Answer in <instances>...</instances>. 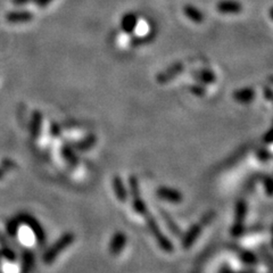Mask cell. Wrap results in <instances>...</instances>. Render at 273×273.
Segmentation results:
<instances>
[{"label": "cell", "instance_id": "ba28073f", "mask_svg": "<svg viewBox=\"0 0 273 273\" xmlns=\"http://www.w3.org/2000/svg\"><path fill=\"white\" fill-rule=\"evenodd\" d=\"M94 142H96V138H94V136H88L84 140V142H81L80 144H78V148L80 150H88V148L92 147V144H94Z\"/></svg>", "mask_w": 273, "mask_h": 273}, {"label": "cell", "instance_id": "52a82bcc", "mask_svg": "<svg viewBox=\"0 0 273 273\" xmlns=\"http://www.w3.org/2000/svg\"><path fill=\"white\" fill-rule=\"evenodd\" d=\"M189 91L194 94V96H196V97H202L206 94L205 86L202 84H195L190 86Z\"/></svg>", "mask_w": 273, "mask_h": 273}, {"label": "cell", "instance_id": "277c9868", "mask_svg": "<svg viewBox=\"0 0 273 273\" xmlns=\"http://www.w3.org/2000/svg\"><path fill=\"white\" fill-rule=\"evenodd\" d=\"M138 16L130 12V13H126L122 16L120 26H121V28L124 33L132 34L136 31V26H138Z\"/></svg>", "mask_w": 273, "mask_h": 273}, {"label": "cell", "instance_id": "3957f363", "mask_svg": "<svg viewBox=\"0 0 273 273\" xmlns=\"http://www.w3.org/2000/svg\"><path fill=\"white\" fill-rule=\"evenodd\" d=\"M256 96V92L253 88L250 86H244V88L237 89L234 91L232 97L239 104H250L254 100V98Z\"/></svg>", "mask_w": 273, "mask_h": 273}, {"label": "cell", "instance_id": "8992f818", "mask_svg": "<svg viewBox=\"0 0 273 273\" xmlns=\"http://www.w3.org/2000/svg\"><path fill=\"white\" fill-rule=\"evenodd\" d=\"M184 13L187 16V18L196 24H200L205 20L204 13H202L200 8H197L194 5H186L184 7Z\"/></svg>", "mask_w": 273, "mask_h": 273}, {"label": "cell", "instance_id": "5b68a950", "mask_svg": "<svg viewBox=\"0 0 273 273\" xmlns=\"http://www.w3.org/2000/svg\"><path fill=\"white\" fill-rule=\"evenodd\" d=\"M194 78H196L197 82L202 84H213L216 82V76L210 68H202L192 73Z\"/></svg>", "mask_w": 273, "mask_h": 273}, {"label": "cell", "instance_id": "6da1fadb", "mask_svg": "<svg viewBox=\"0 0 273 273\" xmlns=\"http://www.w3.org/2000/svg\"><path fill=\"white\" fill-rule=\"evenodd\" d=\"M184 70V65L182 63H174L171 66H168L164 70V71L160 72V74H157L156 80L158 84H168L170 81H172L173 78H176L179 74Z\"/></svg>", "mask_w": 273, "mask_h": 273}, {"label": "cell", "instance_id": "30bf717a", "mask_svg": "<svg viewBox=\"0 0 273 273\" xmlns=\"http://www.w3.org/2000/svg\"><path fill=\"white\" fill-rule=\"evenodd\" d=\"M52 2V0H36V4H38V5L41 7H44V6L49 5V4H50Z\"/></svg>", "mask_w": 273, "mask_h": 273}, {"label": "cell", "instance_id": "7a4b0ae2", "mask_svg": "<svg viewBox=\"0 0 273 273\" xmlns=\"http://www.w3.org/2000/svg\"><path fill=\"white\" fill-rule=\"evenodd\" d=\"M216 10L224 15H237L242 12V5L237 0H221L216 4Z\"/></svg>", "mask_w": 273, "mask_h": 273}, {"label": "cell", "instance_id": "9c48e42d", "mask_svg": "<svg viewBox=\"0 0 273 273\" xmlns=\"http://www.w3.org/2000/svg\"><path fill=\"white\" fill-rule=\"evenodd\" d=\"M264 96H266L268 100H271L272 99V90L270 86H266V88L264 89Z\"/></svg>", "mask_w": 273, "mask_h": 273}]
</instances>
